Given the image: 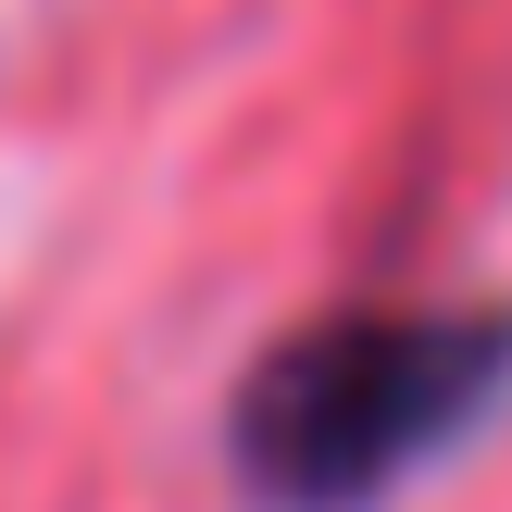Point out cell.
Segmentation results:
<instances>
[{
	"label": "cell",
	"instance_id": "obj_1",
	"mask_svg": "<svg viewBox=\"0 0 512 512\" xmlns=\"http://www.w3.org/2000/svg\"><path fill=\"white\" fill-rule=\"evenodd\" d=\"M500 413L512 300H338L225 388V475L250 512H388Z\"/></svg>",
	"mask_w": 512,
	"mask_h": 512
}]
</instances>
